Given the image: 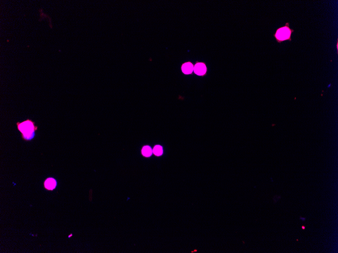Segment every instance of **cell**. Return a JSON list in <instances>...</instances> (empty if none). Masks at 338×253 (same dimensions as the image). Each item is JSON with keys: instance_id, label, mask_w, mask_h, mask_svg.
I'll list each match as a JSON object with an SVG mask.
<instances>
[{"instance_id": "obj_1", "label": "cell", "mask_w": 338, "mask_h": 253, "mask_svg": "<svg viewBox=\"0 0 338 253\" xmlns=\"http://www.w3.org/2000/svg\"><path fill=\"white\" fill-rule=\"evenodd\" d=\"M16 126L18 130L21 133L22 139L26 141L33 140L38 129L35 122L30 119H27L22 122H17Z\"/></svg>"}, {"instance_id": "obj_2", "label": "cell", "mask_w": 338, "mask_h": 253, "mask_svg": "<svg viewBox=\"0 0 338 253\" xmlns=\"http://www.w3.org/2000/svg\"><path fill=\"white\" fill-rule=\"evenodd\" d=\"M294 31L293 29L290 28L289 23L287 22L285 26L277 29L273 36L278 43H281L285 41H291V36Z\"/></svg>"}, {"instance_id": "obj_3", "label": "cell", "mask_w": 338, "mask_h": 253, "mask_svg": "<svg viewBox=\"0 0 338 253\" xmlns=\"http://www.w3.org/2000/svg\"><path fill=\"white\" fill-rule=\"evenodd\" d=\"M57 185V181L52 177H49L47 178L44 182V186L47 189L52 190L55 188Z\"/></svg>"}, {"instance_id": "obj_4", "label": "cell", "mask_w": 338, "mask_h": 253, "mask_svg": "<svg viewBox=\"0 0 338 253\" xmlns=\"http://www.w3.org/2000/svg\"><path fill=\"white\" fill-rule=\"evenodd\" d=\"M206 67L204 64L198 63L196 64L193 68V71L195 73L198 75H202L206 72Z\"/></svg>"}, {"instance_id": "obj_5", "label": "cell", "mask_w": 338, "mask_h": 253, "mask_svg": "<svg viewBox=\"0 0 338 253\" xmlns=\"http://www.w3.org/2000/svg\"><path fill=\"white\" fill-rule=\"evenodd\" d=\"M193 65L191 63H186L183 64L182 67V70L183 72L185 74H189L191 73L193 71Z\"/></svg>"}, {"instance_id": "obj_6", "label": "cell", "mask_w": 338, "mask_h": 253, "mask_svg": "<svg viewBox=\"0 0 338 253\" xmlns=\"http://www.w3.org/2000/svg\"><path fill=\"white\" fill-rule=\"evenodd\" d=\"M152 153L153 152L152 148L149 146H144L142 150V154L145 157H148L150 156Z\"/></svg>"}, {"instance_id": "obj_7", "label": "cell", "mask_w": 338, "mask_h": 253, "mask_svg": "<svg viewBox=\"0 0 338 253\" xmlns=\"http://www.w3.org/2000/svg\"><path fill=\"white\" fill-rule=\"evenodd\" d=\"M152 152L154 153V155L156 156H160L162 155V146H154L153 150H152Z\"/></svg>"}, {"instance_id": "obj_8", "label": "cell", "mask_w": 338, "mask_h": 253, "mask_svg": "<svg viewBox=\"0 0 338 253\" xmlns=\"http://www.w3.org/2000/svg\"><path fill=\"white\" fill-rule=\"evenodd\" d=\"M281 198V196H275L273 198V200H274V202L275 203H277V201H279V200Z\"/></svg>"}, {"instance_id": "obj_9", "label": "cell", "mask_w": 338, "mask_h": 253, "mask_svg": "<svg viewBox=\"0 0 338 253\" xmlns=\"http://www.w3.org/2000/svg\"><path fill=\"white\" fill-rule=\"evenodd\" d=\"M300 220H301L302 221H305V220H306V218H302V217H300Z\"/></svg>"}, {"instance_id": "obj_10", "label": "cell", "mask_w": 338, "mask_h": 253, "mask_svg": "<svg viewBox=\"0 0 338 253\" xmlns=\"http://www.w3.org/2000/svg\"><path fill=\"white\" fill-rule=\"evenodd\" d=\"M302 229H305V227H304V226H302Z\"/></svg>"}]
</instances>
